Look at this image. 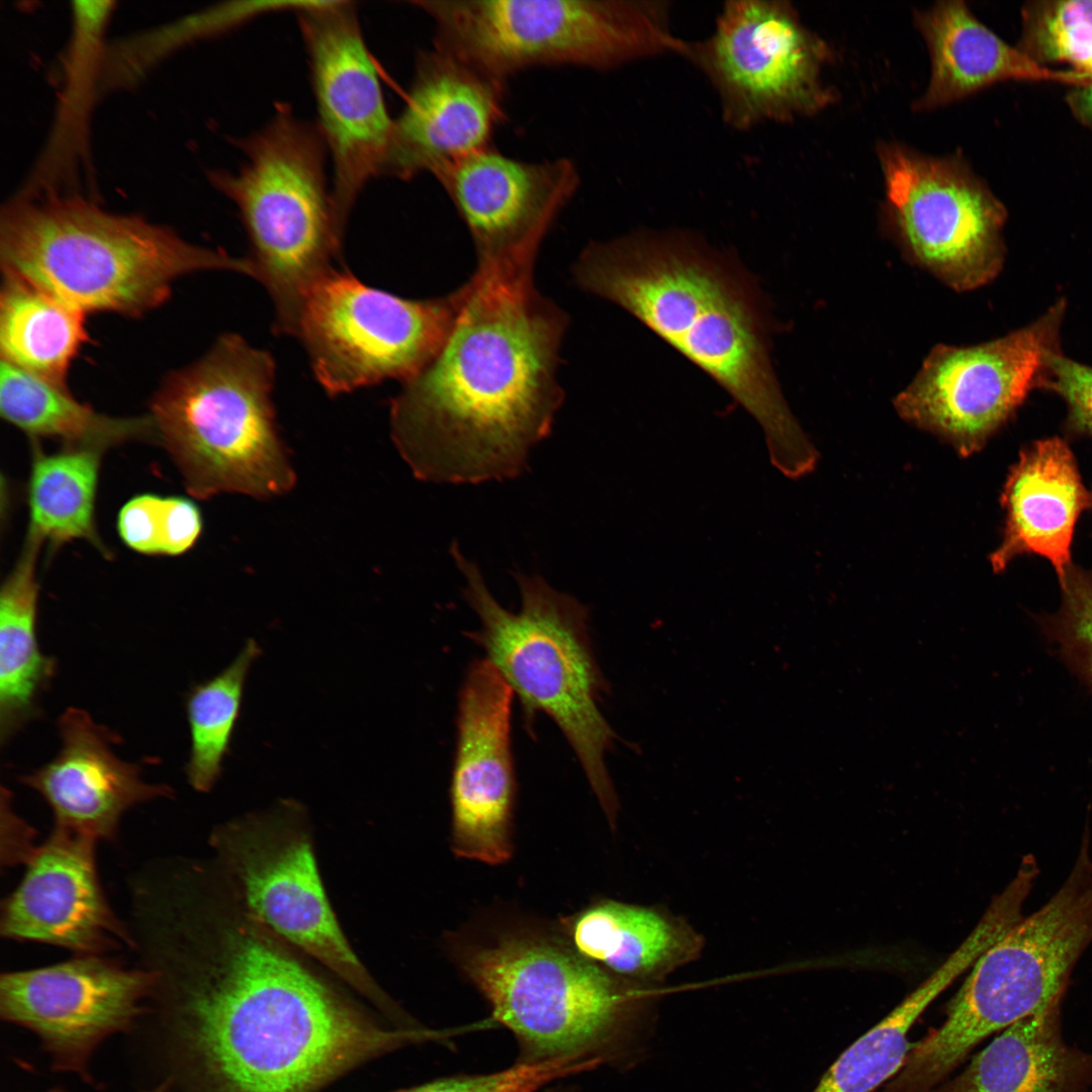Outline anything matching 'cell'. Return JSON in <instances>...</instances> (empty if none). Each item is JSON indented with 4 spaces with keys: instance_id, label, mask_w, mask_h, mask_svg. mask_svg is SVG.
<instances>
[{
    "instance_id": "cell-1",
    "label": "cell",
    "mask_w": 1092,
    "mask_h": 1092,
    "mask_svg": "<svg viewBox=\"0 0 1092 1092\" xmlns=\"http://www.w3.org/2000/svg\"><path fill=\"white\" fill-rule=\"evenodd\" d=\"M228 884L174 888L134 932L198 1092H318L433 1030L383 1027L317 977Z\"/></svg>"
},
{
    "instance_id": "cell-2",
    "label": "cell",
    "mask_w": 1092,
    "mask_h": 1092,
    "mask_svg": "<svg viewBox=\"0 0 1092 1092\" xmlns=\"http://www.w3.org/2000/svg\"><path fill=\"white\" fill-rule=\"evenodd\" d=\"M429 364L391 399L390 429L421 480L478 483L527 469L564 393L557 372L568 315L534 273L475 268Z\"/></svg>"
},
{
    "instance_id": "cell-3",
    "label": "cell",
    "mask_w": 1092,
    "mask_h": 1092,
    "mask_svg": "<svg viewBox=\"0 0 1092 1092\" xmlns=\"http://www.w3.org/2000/svg\"><path fill=\"white\" fill-rule=\"evenodd\" d=\"M572 276L729 393L762 429L769 461L783 475L798 478L814 469L817 452L772 368L759 294L735 264L688 234L637 233L589 243Z\"/></svg>"
},
{
    "instance_id": "cell-4",
    "label": "cell",
    "mask_w": 1092,
    "mask_h": 1092,
    "mask_svg": "<svg viewBox=\"0 0 1092 1092\" xmlns=\"http://www.w3.org/2000/svg\"><path fill=\"white\" fill-rule=\"evenodd\" d=\"M0 258L4 273L84 313L145 314L194 272L255 276L249 258L193 245L169 228L66 193L10 199L1 211Z\"/></svg>"
},
{
    "instance_id": "cell-5",
    "label": "cell",
    "mask_w": 1092,
    "mask_h": 1092,
    "mask_svg": "<svg viewBox=\"0 0 1092 1092\" xmlns=\"http://www.w3.org/2000/svg\"><path fill=\"white\" fill-rule=\"evenodd\" d=\"M461 968L518 1039L521 1062L567 1057L630 1070L650 1053L659 987L612 974L547 940L510 936L469 948Z\"/></svg>"
},
{
    "instance_id": "cell-6",
    "label": "cell",
    "mask_w": 1092,
    "mask_h": 1092,
    "mask_svg": "<svg viewBox=\"0 0 1092 1092\" xmlns=\"http://www.w3.org/2000/svg\"><path fill=\"white\" fill-rule=\"evenodd\" d=\"M450 552L466 581L464 597L480 620L468 637L518 696L527 724L543 713L561 730L614 825L619 801L605 755L621 738L599 708L610 687L592 647L588 609L539 575L516 573L521 609L508 611L457 543Z\"/></svg>"
},
{
    "instance_id": "cell-7",
    "label": "cell",
    "mask_w": 1092,
    "mask_h": 1092,
    "mask_svg": "<svg viewBox=\"0 0 1092 1092\" xmlns=\"http://www.w3.org/2000/svg\"><path fill=\"white\" fill-rule=\"evenodd\" d=\"M275 375L269 352L230 333L162 383L151 403L154 433L192 495L270 498L294 485L276 428Z\"/></svg>"
},
{
    "instance_id": "cell-8",
    "label": "cell",
    "mask_w": 1092,
    "mask_h": 1092,
    "mask_svg": "<svg viewBox=\"0 0 1092 1092\" xmlns=\"http://www.w3.org/2000/svg\"><path fill=\"white\" fill-rule=\"evenodd\" d=\"M240 146L242 168L209 178L239 208L255 279L273 302L275 332L294 336L305 295L335 269L346 228L328 186V150L318 127L286 105Z\"/></svg>"
},
{
    "instance_id": "cell-9",
    "label": "cell",
    "mask_w": 1092,
    "mask_h": 1092,
    "mask_svg": "<svg viewBox=\"0 0 1092 1092\" xmlns=\"http://www.w3.org/2000/svg\"><path fill=\"white\" fill-rule=\"evenodd\" d=\"M1090 836L1086 825L1063 885L976 960L943 1023L912 1046L901 1072L912 1092H931L984 1038L1064 997L1092 943Z\"/></svg>"
},
{
    "instance_id": "cell-10",
    "label": "cell",
    "mask_w": 1092,
    "mask_h": 1092,
    "mask_svg": "<svg viewBox=\"0 0 1092 1092\" xmlns=\"http://www.w3.org/2000/svg\"><path fill=\"white\" fill-rule=\"evenodd\" d=\"M434 48L494 79L536 67L595 71L677 56L663 0H418Z\"/></svg>"
},
{
    "instance_id": "cell-11",
    "label": "cell",
    "mask_w": 1092,
    "mask_h": 1092,
    "mask_svg": "<svg viewBox=\"0 0 1092 1092\" xmlns=\"http://www.w3.org/2000/svg\"><path fill=\"white\" fill-rule=\"evenodd\" d=\"M302 817L298 804L283 802L219 825L210 836L214 860L251 915L397 1022L403 1012L368 974L338 923Z\"/></svg>"
},
{
    "instance_id": "cell-12",
    "label": "cell",
    "mask_w": 1092,
    "mask_h": 1092,
    "mask_svg": "<svg viewBox=\"0 0 1092 1092\" xmlns=\"http://www.w3.org/2000/svg\"><path fill=\"white\" fill-rule=\"evenodd\" d=\"M714 90L722 120L746 131L824 110L837 98L822 72L832 53L786 0H730L712 32L678 53Z\"/></svg>"
},
{
    "instance_id": "cell-13",
    "label": "cell",
    "mask_w": 1092,
    "mask_h": 1092,
    "mask_svg": "<svg viewBox=\"0 0 1092 1092\" xmlns=\"http://www.w3.org/2000/svg\"><path fill=\"white\" fill-rule=\"evenodd\" d=\"M457 307L456 289L435 298H405L335 268L305 295L294 336L317 382L336 396L415 377L441 349Z\"/></svg>"
},
{
    "instance_id": "cell-14",
    "label": "cell",
    "mask_w": 1092,
    "mask_h": 1092,
    "mask_svg": "<svg viewBox=\"0 0 1092 1092\" xmlns=\"http://www.w3.org/2000/svg\"><path fill=\"white\" fill-rule=\"evenodd\" d=\"M886 211L907 254L957 291L993 280L1004 261L1005 209L959 156L878 148Z\"/></svg>"
},
{
    "instance_id": "cell-15",
    "label": "cell",
    "mask_w": 1092,
    "mask_h": 1092,
    "mask_svg": "<svg viewBox=\"0 0 1092 1092\" xmlns=\"http://www.w3.org/2000/svg\"><path fill=\"white\" fill-rule=\"evenodd\" d=\"M1066 310L1059 300L1033 323L975 346L937 345L894 401L913 425L942 437L963 455L981 450L1023 403L1044 387L1060 353Z\"/></svg>"
},
{
    "instance_id": "cell-16",
    "label": "cell",
    "mask_w": 1092,
    "mask_h": 1092,
    "mask_svg": "<svg viewBox=\"0 0 1092 1092\" xmlns=\"http://www.w3.org/2000/svg\"><path fill=\"white\" fill-rule=\"evenodd\" d=\"M297 13L309 57L317 127L333 165V198L346 226L366 183L384 174L394 120L353 3L315 1Z\"/></svg>"
},
{
    "instance_id": "cell-17",
    "label": "cell",
    "mask_w": 1092,
    "mask_h": 1092,
    "mask_svg": "<svg viewBox=\"0 0 1092 1092\" xmlns=\"http://www.w3.org/2000/svg\"><path fill=\"white\" fill-rule=\"evenodd\" d=\"M155 980L102 954L78 956L0 978L2 1019L40 1040L57 1070L89 1079L91 1055L106 1037L128 1030L147 1011Z\"/></svg>"
},
{
    "instance_id": "cell-18",
    "label": "cell",
    "mask_w": 1092,
    "mask_h": 1092,
    "mask_svg": "<svg viewBox=\"0 0 1092 1092\" xmlns=\"http://www.w3.org/2000/svg\"><path fill=\"white\" fill-rule=\"evenodd\" d=\"M434 177L469 232L476 267L517 272H534L544 238L580 182L567 158L526 162L492 147Z\"/></svg>"
},
{
    "instance_id": "cell-19",
    "label": "cell",
    "mask_w": 1092,
    "mask_h": 1092,
    "mask_svg": "<svg viewBox=\"0 0 1092 1092\" xmlns=\"http://www.w3.org/2000/svg\"><path fill=\"white\" fill-rule=\"evenodd\" d=\"M513 698L486 658L469 665L459 695L451 778L452 849L489 864L507 861L513 851Z\"/></svg>"
},
{
    "instance_id": "cell-20",
    "label": "cell",
    "mask_w": 1092,
    "mask_h": 1092,
    "mask_svg": "<svg viewBox=\"0 0 1092 1092\" xmlns=\"http://www.w3.org/2000/svg\"><path fill=\"white\" fill-rule=\"evenodd\" d=\"M97 841L54 828L26 861V872L3 901V937L103 954L132 948L128 926L113 913L101 888Z\"/></svg>"
},
{
    "instance_id": "cell-21",
    "label": "cell",
    "mask_w": 1092,
    "mask_h": 1092,
    "mask_svg": "<svg viewBox=\"0 0 1092 1092\" xmlns=\"http://www.w3.org/2000/svg\"><path fill=\"white\" fill-rule=\"evenodd\" d=\"M507 83L436 48L420 55L384 174L407 180L491 147Z\"/></svg>"
},
{
    "instance_id": "cell-22",
    "label": "cell",
    "mask_w": 1092,
    "mask_h": 1092,
    "mask_svg": "<svg viewBox=\"0 0 1092 1092\" xmlns=\"http://www.w3.org/2000/svg\"><path fill=\"white\" fill-rule=\"evenodd\" d=\"M57 725L58 754L18 778L48 803L56 829L112 841L127 810L173 796L166 784L146 783L141 764L119 758L112 750L116 736L86 711L68 708Z\"/></svg>"
},
{
    "instance_id": "cell-23",
    "label": "cell",
    "mask_w": 1092,
    "mask_h": 1092,
    "mask_svg": "<svg viewBox=\"0 0 1092 1092\" xmlns=\"http://www.w3.org/2000/svg\"><path fill=\"white\" fill-rule=\"evenodd\" d=\"M1000 502L1005 521L1001 543L990 555L994 571H1003L1019 555L1036 554L1061 578L1072 565L1078 519L1092 509V491L1083 483L1069 444L1051 437L1025 446L1008 473Z\"/></svg>"
},
{
    "instance_id": "cell-24",
    "label": "cell",
    "mask_w": 1092,
    "mask_h": 1092,
    "mask_svg": "<svg viewBox=\"0 0 1092 1092\" xmlns=\"http://www.w3.org/2000/svg\"><path fill=\"white\" fill-rule=\"evenodd\" d=\"M915 22L927 44L931 72L918 111L947 105L1005 80L1056 81L1076 87L1087 75L1056 71L1030 59L989 29L963 1L937 2L916 12Z\"/></svg>"
},
{
    "instance_id": "cell-25",
    "label": "cell",
    "mask_w": 1092,
    "mask_h": 1092,
    "mask_svg": "<svg viewBox=\"0 0 1092 1092\" xmlns=\"http://www.w3.org/2000/svg\"><path fill=\"white\" fill-rule=\"evenodd\" d=\"M575 951L623 979L660 985L696 961L702 935L662 907L603 900L567 923Z\"/></svg>"
},
{
    "instance_id": "cell-26",
    "label": "cell",
    "mask_w": 1092,
    "mask_h": 1092,
    "mask_svg": "<svg viewBox=\"0 0 1092 1092\" xmlns=\"http://www.w3.org/2000/svg\"><path fill=\"white\" fill-rule=\"evenodd\" d=\"M1062 1001L1003 1029L960 1075L931 1092H1089L1092 1054L1065 1041Z\"/></svg>"
},
{
    "instance_id": "cell-27",
    "label": "cell",
    "mask_w": 1092,
    "mask_h": 1092,
    "mask_svg": "<svg viewBox=\"0 0 1092 1092\" xmlns=\"http://www.w3.org/2000/svg\"><path fill=\"white\" fill-rule=\"evenodd\" d=\"M113 10L112 1L72 3V29L55 119L37 160L16 195L63 193L62 186L86 162L91 113L102 91L105 31Z\"/></svg>"
},
{
    "instance_id": "cell-28",
    "label": "cell",
    "mask_w": 1092,
    "mask_h": 1092,
    "mask_svg": "<svg viewBox=\"0 0 1092 1092\" xmlns=\"http://www.w3.org/2000/svg\"><path fill=\"white\" fill-rule=\"evenodd\" d=\"M42 541L27 532L23 549L0 593V744H9L40 716V698L57 673L36 634V563Z\"/></svg>"
},
{
    "instance_id": "cell-29",
    "label": "cell",
    "mask_w": 1092,
    "mask_h": 1092,
    "mask_svg": "<svg viewBox=\"0 0 1092 1092\" xmlns=\"http://www.w3.org/2000/svg\"><path fill=\"white\" fill-rule=\"evenodd\" d=\"M988 945L983 934L971 932L929 978L836 1059L812 1092H873L894 1078L912 1049L913 1024Z\"/></svg>"
},
{
    "instance_id": "cell-30",
    "label": "cell",
    "mask_w": 1092,
    "mask_h": 1092,
    "mask_svg": "<svg viewBox=\"0 0 1092 1092\" xmlns=\"http://www.w3.org/2000/svg\"><path fill=\"white\" fill-rule=\"evenodd\" d=\"M0 414L33 439L107 450L154 432L150 416L113 418L79 402L68 390L1 360Z\"/></svg>"
},
{
    "instance_id": "cell-31",
    "label": "cell",
    "mask_w": 1092,
    "mask_h": 1092,
    "mask_svg": "<svg viewBox=\"0 0 1092 1092\" xmlns=\"http://www.w3.org/2000/svg\"><path fill=\"white\" fill-rule=\"evenodd\" d=\"M84 315L24 279L3 272L1 360L66 386L69 367L88 339Z\"/></svg>"
},
{
    "instance_id": "cell-32",
    "label": "cell",
    "mask_w": 1092,
    "mask_h": 1092,
    "mask_svg": "<svg viewBox=\"0 0 1092 1092\" xmlns=\"http://www.w3.org/2000/svg\"><path fill=\"white\" fill-rule=\"evenodd\" d=\"M104 450L66 446L47 454L34 447L28 480V532L54 547L84 539L101 551L95 502Z\"/></svg>"
},
{
    "instance_id": "cell-33",
    "label": "cell",
    "mask_w": 1092,
    "mask_h": 1092,
    "mask_svg": "<svg viewBox=\"0 0 1092 1092\" xmlns=\"http://www.w3.org/2000/svg\"><path fill=\"white\" fill-rule=\"evenodd\" d=\"M261 653L249 639L236 658L215 676L194 685L185 701L190 752L185 766L189 785L208 793L222 772L240 716L249 671Z\"/></svg>"
},
{
    "instance_id": "cell-34",
    "label": "cell",
    "mask_w": 1092,
    "mask_h": 1092,
    "mask_svg": "<svg viewBox=\"0 0 1092 1092\" xmlns=\"http://www.w3.org/2000/svg\"><path fill=\"white\" fill-rule=\"evenodd\" d=\"M270 11L268 1L221 3L107 46L102 91L128 88L184 46L218 35Z\"/></svg>"
},
{
    "instance_id": "cell-35",
    "label": "cell",
    "mask_w": 1092,
    "mask_h": 1092,
    "mask_svg": "<svg viewBox=\"0 0 1092 1092\" xmlns=\"http://www.w3.org/2000/svg\"><path fill=\"white\" fill-rule=\"evenodd\" d=\"M1025 55L1038 64L1062 62L1085 72L1092 65V0L1046 1L1024 14Z\"/></svg>"
},
{
    "instance_id": "cell-36",
    "label": "cell",
    "mask_w": 1092,
    "mask_h": 1092,
    "mask_svg": "<svg viewBox=\"0 0 1092 1092\" xmlns=\"http://www.w3.org/2000/svg\"><path fill=\"white\" fill-rule=\"evenodd\" d=\"M1059 582V609L1034 620L1053 651L1092 692V569L1072 563Z\"/></svg>"
},
{
    "instance_id": "cell-37",
    "label": "cell",
    "mask_w": 1092,
    "mask_h": 1092,
    "mask_svg": "<svg viewBox=\"0 0 1092 1092\" xmlns=\"http://www.w3.org/2000/svg\"><path fill=\"white\" fill-rule=\"evenodd\" d=\"M592 1070V1064L578 1057L519 1064L484 1075L444 1078L399 1092H540L547 1085Z\"/></svg>"
},
{
    "instance_id": "cell-38",
    "label": "cell",
    "mask_w": 1092,
    "mask_h": 1092,
    "mask_svg": "<svg viewBox=\"0 0 1092 1092\" xmlns=\"http://www.w3.org/2000/svg\"><path fill=\"white\" fill-rule=\"evenodd\" d=\"M1044 388L1060 395L1067 405V434L1092 437V367L1058 353L1051 358Z\"/></svg>"
},
{
    "instance_id": "cell-39",
    "label": "cell",
    "mask_w": 1092,
    "mask_h": 1092,
    "mask_svg": "<svg viewBox=\"0 0 1092 1092\" xmlns=\"http://www.w3.org/2000/svg\"><path fill=\"white\" fill-rule=\"evenodd\" d=\"M117 531L131 550L161 554L163 496L144 493L126 502L117 516Z\"/></svg>"
},
{
    "instance_id": "cell-40",
    "label": "cell",
    "mask_w": 1092,
    "mask_h": 1092,
    "mask_svg": "<svg viewBox=\"0 0 1092 1092\" xmlns=\"http://www.w3.org/2000/svg\"><path fill=\"white\" fill-rule=\"evenodd\" d=\"M202 531L198 507L185 497H163L161 554L180 555L193 547Z\"/></svg>"
},
{
    "instance_id": "cell-41",
    "label": "cell",
    "mask_w": 1092,
    "mask_h": 1092,
    "mask_svg": "<svg viewBox=\"0 0 1092 1092\" xmlns=\"http://www.w3.org/2000/svg\"><path fill=\"white\" fill-rule=\"evenodd\" d=\"M1 815L2 823L7 828V863L12 866L17 862L28 860L37 845L33 843V829L17 816L11 806V794L2 787L1 789Z\"/></svg>"
},
{
    "instance_id": "cell-42",
    "label": "cell",
    "mask_w": 1092,
    "mask_h": 1092,
    "mask_svg": "<svg viewBox=\"0 0 1092 1092\" xmlns=\"http://www.w3.org/2000/svg\"><path fill=\"white\" fill-rule=\"evenodd\" d=\"M1083 73L1088 76L1086 84L1076 87L1069 100L1076 115L1092 125V65Z\"/></svg>"
},
{
    "instance_id": "cell-43",
    "label": "cell",
    "mask_w": 1092,
    "mask_h": 1092,
    "mask_svg": "<svg viewBox=\"0 0 1092 1092\" xmlns=\"http://www.w3.org/2000/svg\"><path fill=\"white\" fill-rule=\"evenodd\" d=\"M167 1088H168V1084L164 1083V1084L158 1086L157 1088H155L153 1090L145 1091V1092H167ZM49 1092H65V1091L62 1090V1089L56 1088V1089L50 1090Z\"/></svg>"
}]
</instances>
